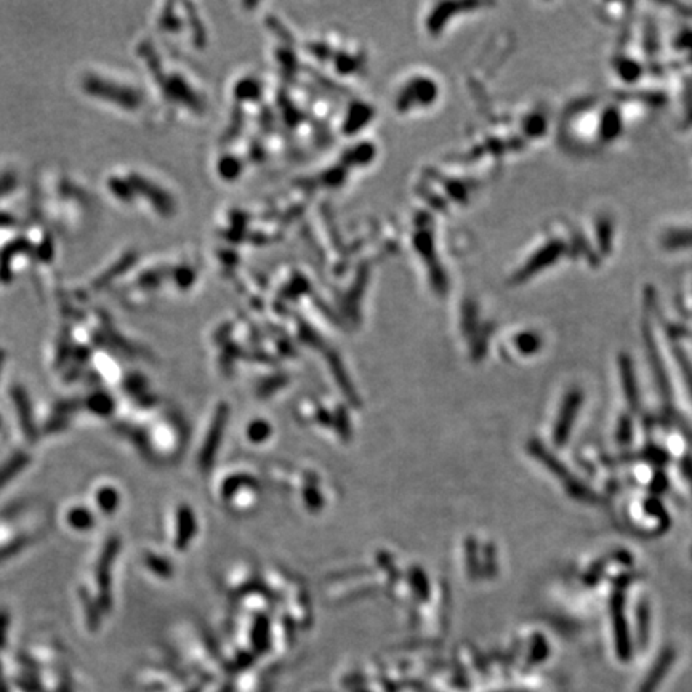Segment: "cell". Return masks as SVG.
Segmentation results:
<instances>
[{
	"mask_svg": "<svg viewBox=\"0 0 692 692\" xmlns=\"http://www.w3.org/2000/svg\"><path fill=\"white\" fill-rule=\"evenodd\" d=\"M13 401L16 404V407H18V415H20L22 430H25V433L27 434V438L34 439L36 438V428H34V423H32L30 401H27V398L25 396V391H22L21 388H15L13 390Z\"/></svg>",
	"mask_w": 692,
	"mask_h": 692,
	"instance_id": "4",
	"label": "cell"
},
{
	"mask_svg": "<svg viewBox=\"0 0 692 692\" xmlns=\"http://www.w3.org/2000/svg\"><path fill=\"white\" fill-rule=\"evenodd\" d=\"M580 401H582V396L579 393H572L570 396H568V399H566L563 412L558 419L556 431H554V438H556L558 444H563V443H566V439H568V434H569L570 426H572V420H574L575 412L579 410Z\"/></svg>",
	"mask_w": 692,
	"mask_h": 692,
	"instance_id": "3",
	"label": "cell"
},
{
	"mask_svg": "<svg viewBox=\"0 0 692 692\" xmlns=\"http://www.w3.org/2000/svg\"><path fill=\"white\" fill-rule=\"evenodd\" d=\"M119 545H121V542H119L117 537H111V539L106 542V545H105V548H103V553L100 556L98 566H96V572H95L96 583H98V592H100V606H103L105 609L110 608V603H111V594H110L111 564L114 561V558L117 556Z\"/></svg>",
	"mask_w": 692,
	"mask_h": 692,
	"instance_id": "1",
	"label": "cell"
},
{
	"mask_svg": "<svg viewBox=\"0 0 692 692\" xmlns=\"http://www.w3.org/2000/svg\"><path fill=\"white\" fill-rule=\"evenodd\" d=\"M89 407L93 414L110 415L114 409V401L106 393H96L89 399Z\"/></svg>",
	"mask_w": 692,
	"mask_h": 692,
	"instance_id": "8",
	"label": "cell"
},
{
	"mask_svg": "<svg viewBox=\"0 0 692 692\" xmlns=\"http://www.w3.org/2000/svg\"><path fill=\"white\" fill-rule=\"evenodd\" d=\"M27 460L30 459H27V455L25 454H18L11 460H8L7 465L2 466V470H0V488H2L5 483H8L20 470H22L25 465H27Z\"/></svg>",
	"mask_w": 692,
	"mask_h": 692,
	"instance_id": "7",
	"label": "cell"
},
{
	"mask_svg": "<svg viewBox=\"0 0 692 692\" xmlns=\"http://www.w3.org/2000/svg\"><path fill=\"white\" fill-rule=\"evenodd\" d=\"M2 363H4V354L0 353V367H2Z\"/></svg>",
	"mask_w": 692,
	"mask_h": 692,
	"instance_id": "10",
	"label": "cell"
},
{
	"mask_svg": "<svg viewBox=\"0 0 692 692\" xmlns=\"http://www.w3.org/2000/svg\"><path fill=\"white\" fill-rule=\"evenodd\" d=\"M7 625H8L7 612H0V646L4 644L5 633H7Z\"/></svg>",
	"mask_w": 692,
	"mask_h": 692,
	"instance_id": "9",
	"label": "cell"
},
{
	"mask_svg": "<svg viewBox=\"0 0 692 692\" xmlns=\"http://www.w3.org/2000/svg\"><path fill=\"white\" fill-rule=\"evenodd\" d=\"M67 524L71 525L72 529L77 530H87L93 528V514H91L87 508L84 507H74L67 513Z\"/></svg>",
	"mask_w": 692,
	"mask_h": 692,
	"instance_id": "5",
	"label": "cell"
},
{
	"mask_svg": "<svg viewBox=\"0 0 692 692\" xmlns=\"http://www.w3.org/2000/svg\"><path fill=\"white\" fill-rule=\"evenodd\" d=\"M96 505L105 514H112L119 507V492L110 485L101 488L96 492Z\"/></svg>",
	"mask_w": 692,
	"mask_h": 692,
	"instance_id": "6",
	"label": "cell"
},
{
	"mask_svg": "<svg viewBox=\"0 0 692 692\" xmlns=\"http://www.w3.org/2000/svg\"><path fill=\"white\" fill-rule=\"evenodd\" d=\"M85 89H87V91H91L93 95L103 96V98L116 100L119 105L129 107V110H133V107L140 105L138 93H135V91H131L130 89L127 90L124 87H119V85L96 81V79H87Z\"/></svg>",
	"mask_w": 692,
	"mask_h": 692,
	"instance_id": "2",
	"label": "cell"
}]
</instances>
